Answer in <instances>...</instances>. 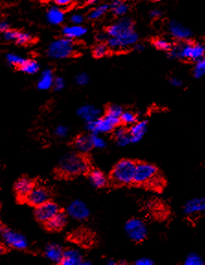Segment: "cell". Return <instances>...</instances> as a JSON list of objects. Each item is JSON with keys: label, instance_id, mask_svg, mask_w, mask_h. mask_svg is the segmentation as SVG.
<instances>
[{"label": "cell", "instance_id": "f1b7e54d", "mask_svg": "<svg viewBox=\"0 0 205 265\" xmlns=\"http://www.w3.org/2000/svg\"><path fill=\"white\" fill-rule=\"evenodd\" d=\"M20 70L27 75H35L40 70V64L35 60L26 59L23 65L20 67Z\"/></svg>", "mask_w": 205, "mask_h": 265}, {"label": "cell", "instance_id": "7a4b0ae2", "mask_svg": "<svg viewBox=\"0 0 205 265\" xmlns=\"http://www.w3.org/2000/svg\"><path fill=\"white\" fill-rule=\"evenodd\" d=\"M59 171L67 176H75L85 174L89 170V163L86 158L77 153H68L59 162Z\"/></svg>", "mask_w": 205, "mask_h": 265}, {"label": "cell", "instance_id": "5bb4252c", "mask_svg": "<svg viewBox=\"0 0 205 265\" xmlns=\"http://www.w3.org/2000/svg\"><path fill=\"white\" fill-rule=\"evenodd\" d=\"M25 199L31 205L39 206L41 204H45L47 201H49V193L44 187H41V186L34 187Z\"/></svg>", "mask_w": 205, "mask_h": 265}, {"label": "cell", "instance_id": "7c38bea8", "mask_svg": "<svg viewBox=\"0 0 205 265\" xmlns=\"http://www.w3.org/2000/svg\"><path fill=\"white\" fill-rule=\"evenodd\" d=\"M68 214L74 220H84L90 216V209L83 201L75 200L69 204Z\"/></svg>", "mask_w": 205, "mask_h": 265}, {"label": "cell", "instance_id": "7402d4cb", "mask_svg": "<svg viewBox=\"0 0 205 265\" xmlns=\"http://www.w3.org/2000/svg\"><path fill=\"white\" fill-rule=\"evenodd\" d=\"M87 32H88V30L82 25L72 24L69 26H66L63 29V35L65 36V38L70 39V40L83 37Z\"/></svg>", "mask_w": 205, "mask_h": 265}, {"label": "cell", "instance_id": "d590c367", "mask_svg": "<svg viewBox=\"0 0 205 265\" xmlns=\"http://www.w3.org/2000/svg\"><path fill=\"white\" fill-rule=\"evenodd\" d=\"M91 141L92 147L97 149H103L106 147V142L105 140L100 137L99 134H91Z\"/></svg>", "mask_w": 205, "mask_h": 265}, {"label": "cell", "instance_id": "4fadbf2b", "mask_svg": "<svg viewBox=\"0 0 205 265\" xmlns=\"http://www.w3.org/2000/svg\"><path fill=\"white\" fill-rule=\"evenodd\" d=\"M3 38L8 41L15 42L17 44L25 45L32 41V36L28 32L24 31H14V30H8L3 33Z\"/></svg>", "mask_w": 205, "mask_h": 265}, {"label": "cell", "instance_id": "cb8c5ba5", "mask_svg": "<svg viewBox=\"0 0 205 265\" xmlns=\"http://www.w3.org/2000/svg\"><path fill=\"white\" fill-rule=\"evenodd\" d=\"M67 221H68L67 215L65 213L59 211L51 220L46 222V226L50 230L57 231V230H60L66 226Z\"/></svg>", "mask_w": 205, "mask_h": 265}, {"label": "cell", "instance_id": "ac0fdd59", "mask_svg": "<svg viewBox=\"0 0 205 265\" xmlns=\"http://www.w3.org/2000/svg\"><path fill=\"white\" fill-rule=\"evenodd\" d=\"M169 32L174 38L181 41H186L191 37L190 30L176 21H172L169 24Z\"/></svg>", "mask_w": 205, "mask_h": 265}, {"label": "cell", "instance_id": "ab89813d", "mask_svg": "<svg viewBox=\"0 0 205 265\" xmlns=\"http://www.w3.org/2000/svg\"><path fill=\"white\" fill-rule=\"evenodd\" d=\"M65 85H66V83H65L64 78H62V77L54 78L53 87L55 91H61L62 89H64Z\"/></svg>", "mask_w": 205, "mask_h": 265}, {"label": "cell", "instance_id": "8fae6325", "mask_svg": "<svg viewBox=\"0 0 205 265\" xmlns=\"http://www.w3.org/2000/svg\"><path fill=\"white\" fill-rule=\"evenodd\" d=\"M58 212H59L58 205L51 201H47L45 204L36 206L35 217L39 221L46 223Z\"/></svg>", "mask_w": 205, "mask_h": 265}, {"label": "cell", "instance_id": "b9f144b4", "mask_svg": "<svg viewBox=\"0 0 205 265\" xmlns=\"http://www.w3.org/2000/svg\"><path fill=\"white\" fill-rule=\"evenodd\" d=\"M55 134L56 136L60 137V138H65L68 135V129L66 126L60 125L55 129Z\"/></svg>", "mask_w": 205, "mask_h": 265}, {"label": "cell", "instance_id": "9a60e30c", "mask_svg": "<svg viewBox=\"0 0 205 265\" xmlns=\"http://www.w3.org/2000/svg\"><path fill=\"white\" fill-rule=\"evenodd\" d=\"M183 211L188 216H194L205 212V197H195L184 204Z\"/></svg>", "mask_w": 205, "mask_h": 265}, {"label": "cell", "instance_id": "d6a6232c", "mask_svg": "<svg viewBox=\"0 0 205 265\" xmlns=\"http://www.w3.org/2000/svg\"><path fill=\"white\" fill-rule=\"evenodd\" d=\"M120 122H122L124 125H134L136 122H137V115L131 111H123L121 117H120Z\"/></svg>", "mask_w": 205, "mask_h": 265}, {"label": "cell", "instance_id": "4dcf8cb0", "mask_svg": "<svg viewBox=\"0 0 205 265\" xmlns=\"http://www.w3.org/2000/svg\"><path fill=\"white\" fill-rule=\"evenodd\" d=\"M109 6L108 5H99L98 7H96L95 8H93L91 11L90 12L89 14V18L91 20H99L101 17L105 15L109 9Z\"/></svg>", "mask_w": 205, "mask_h": 265}, {"label": "cell", "instance_id": "5b68a950", "mask_svg": "<svg viewBox=\"0 0 205 265\" xmlns=\"http://www.w3.org/2000/svg\"><path fill=\"white\" fill-rule=\"evenodd\" d=\"M76 53V44L73 40L68 38L58 39L50 43L47 54L53 59H66Z\"/></svg>", "mask_w": 205, "mask_h": 265}, {"label": "cell", "instance_id": "bcb514c9", "mask_svg": "<svg viewBox=\"0 0 205 265\" xmlns=\"http://www.w3.org/2000/svg\"><path fill=\"white\" fill-rule=\"evenodd\" d=\"M170 83H171L173 86H175V87H179V86L182 85V81L180 78H178V77H172V78L170 79Z\"/></svg>", "mask_w": 205, "mask_h": 265}, {"label": "cell", "instance_id": "7bdbcfd3", "mask_svg": "<svg viewBox=\"0 0 205 265\" xmlns=\"http://www.w3.org/2000/svg\"><path fill=\"white\" fill-rule=\"evenodd\" d=\"M70 20L74 25H81L84 21V16L80 14V13L73 14V15L71 16Z\"/></svg>", "mask_w": 205, "mask_h": 265}, {"label": "cell", "instance_id": "ee69618b", "mask_svg": "<svg viewBox=\"0 0 205 265\" xmlns=\"http://www.w3.org/2000/svg\"><path fill=\"white\" fill-rule=\"evenodd\" d=\"M53 2L55 3V5H56V7H68V6H70L73 2H74V0H53Z\"/></svg>", "mask_w": 205, "mask_h": 265}, {"label": "cell", "instance_id": "ba28073f", "mask_svg": "<svg viewBox=\"0 0 205 265\" xmlns=\"http://www.w3.org/2000/svg\"><path fill=\"white\" fill-rule=\"evenodd\" d=\"M137 41H138V34L136 31H131L124 35L108 39L107 46L109 47V49H112L114 51L124 50L131 46L136 45Z\"/></svg>", "mask_w": 205, "mask_h": 265}, {"label": "cell", "instance_id": "f907efd6", "mask_svg": "<svg viewBox=\"0 0 205 265\" xmlns=\"http://www.w3.org/2000/svg\"><path fill=\"white\" fill-rule=\"evenodd\" d=\"M135 50L137 51V52H142V51H144V47L142 45V44H138V43H137V44L135 45Z\"/></svg>", "mask_w": 205, "mask_h": 265}, {"label": "cell", "instance_id": "1f68e13d", "mask_svg": "<svg viewBox=\"0 0 205 265\" xmlns=\"http://www.w3.org/2000/svg\"><path fill=\"white\" fill-rule=\"evenodd\" d=\"M6 60L9 64L20 68L23 65V62L26 60V58H24L17 53H8L6 56Z\"/></svg>", "mask_w": 205, "mask_h": 265}, {"label": "cell", "instance_id": "d4e9b609", "mask_svg": "<svg viewBox=\"0 0 205 265\" xmlns=\"http://www.w3.org/2000/svg\"><path fill=\"white\" fill-rule=\"evenodd\" d=\"M46 19L52 25H60L65 20V13L59 7H52L47 11Z\"/></svg>", "mask_w": 205, "mask_h": 265}, {"label": "cell", "instance_id": "836d02e7", "mask_svg": "<svg viewBox=\"0 0 205 265\" xmlns=\"http://www.w3.org/2000/svg\"><path fill=\"white\" fill-rule=\"evenodd\" d=\"M183 265H205V262L196 253L189 254Z\"/></svg>", "mask_w": 205, "mask_h": 265}, {"label": "cell", "instance_id": "f6af8a7d", "mask_svg": "<svg viewBox=\"0 0 205 265\" xmlns=\"http://www.w3.org/2000/svg\"><path fill=\"white\" fill-rule=\"evenodd\" d=\"M134 265H155L152 260L148 259V258H141L139 260L136 261V263Z\"/></svg>", "mask_w": 205, "mask_h": 265}, {"label": "cell", "instance_id": "f35d334b", "mask_svg": "<svg viewBox=\"0 0 205 265\" xmlns=\"http://www.w3.org/2000/svg\"><path fill=\"white\" fill-rule=\"evenodd\" d=\"M122 112H123V109H122V106H118V105H112V106H109L107 109V113L111 114V115L118 117V118L121 117Z\"/></svg>", "mask_w": 205, "mask_h": 265}, {"label": "cell", "instance_id": "277c9868", "mask_svg": "<svg viewBox=\"0 0 205 265\" xmlns=\"http://www.w3.org/2000/svg\"><path fill=\"white\" fill-rule=\"evenodd\" d=\"M136 166L137 163L131 160L120 161L113 169V181L117 184H130L134 183Z\"/></svg>", "mask_w": 205, "mask_h": 265}, {"label": "cell", "instance_id": "f5cc1de1", "mask_svg": "<svg viewBox=\"0 0 205 265\" xmlns=\"http://www.w3.org/2000/svg\"><path fill=\"white\" fill-rule=\"evenodd\" d=\"M85 3H88V4H95L97 2H99V0H83Z\"/></svg>", "mask_w": 205, "mask_h": 265}, {"label": "cell", "instance_id": "44dd1931", "mask_svg": "<svg viewBox=\"0 0 205 265\" xmlns=\"http://www.w3.org/2000/svg\"><path fill=\"white\" fill-rule=\"evenodd\" d=\"M34 188V183L29 178H22L18 180L15 184L17 195L22 198H26Z\"/></svg>", "mask_w": 205, "mask_h": 265}, {"label": "cell", "instance_id": "4316f807", "mask_svg": "<svg viewBox=\"0 0 205 265\" xmlns=\"http://www.w3.org/2000/svg\"><path fill=\"white\" fill-rule=\"evenodd\" d=\"M75 147L76 150L81 153H87L91 150L92 144L91 137L81 135L78 136L75 141Z\"/></svg>", "mask_w": 205, "mask_h": 265}, {"label": "cell", "instance_id": "8d00e7d4", "mask_svg": "<svg viewBox=\"0 0 205 265\" xmlns=\"http://www.w3.org/2000/svg\"><path fill=\"white\" fill-rule=\"evenodd\" d=\"M108 52H109V47L107 46V44L100 42L94 48L93 54L97 58H101V57H104L108 53Z\"/></svg>", "mask_w": 205, "mask_h": 265}, {"label": "cell", "instance_id": "7dc6e473", "mask_svg": "<svg viewBox=\"0 0 205 265\" xmlns=\"http://www.w3.org/2000/svg\"><path fill=\"white\" fill-rule=\"evenodd\" d=\"M9 30V24L7 21H1L0 22V33H4L5 31Z\"/></svg>", "mask_w": 205, "mask_h": 265}, {"label": "cell", "instance_id": "6f0895ef", "mask_svg": "<svg viewBox=\"0 0 205 265\" xmlns=\"http://www.w3.org/2000/svg\"><path fill=\"white\" fill-rule=\"evenodd\" d=\"M154 1H160V0H154Z\"/></svg>", "mask_w": 205, "mask_h": 265}, {"label": "cell", "instance_id": "ffe728a7", "mask_svg": "<svg viewBox=\"0 0 205 265\" xmlns=\"http://www.w3.org/2000/svg\"><path fill=\"white\" fill-rule=\"evenodd\" d=\"M45 254L49 261L59 265L62 257H63V254H64V250L60 245L55 244V243H51L46 246Z\"/></svg>", "mask_w": 205, "mask_h": 265}, {"label": "cell", "instance_id": "6da1fadb", "mask_svg": "<svg viewBox=\"0 0 205 265\" xmlns=\"http://www.w3.org/2000/svg\"><path fill=\"white\" fill-rule=\"evenodd\" d=\"M205 56V46L202 43L182 42L172 46L169 50V57L172 59H186L197 61Z\"/></svg>", "mask_w": 205, "mask_h": 265}, {"label": "cell", "instance_id": "30bf717a", "mask_svg": "<svg viewBox=\"0 0 205 265\" xmlns=\"http://www.w3.org/2000/svg\"><path fill=\"white\" fill-rule=\"evenodd\" d=\"M133 31H135L134 22L128 18H123L108 28L107 35L109 38H114Z\"/></svg>", "mask_w": 205, "mask_h": 265}, {"label": "cell", "instance_id": "74e56055", "mask_svg": "<svg viewBox=\"0 0 205 265\" xmlns=\"http://www.w3.org/2000/svg\"><path fill=\"white\" fill-rule=\"evenodd\" d=\"M154 45L160 51H169L171 49V44L170 42L167 41V40H164V39H158L154 41Z\"/></svg>", "mask_w": 205, "mask_h": 265}, {"label": "cell", "instance_id": "681fc988", "mask_svg": "<svg viewBox=\"0 0 205 265\" xmlns=\"http://www.w3.org/2000/svg\"><path fill=\"white\" fill-rule=\"evenodd\" d=\"M107 38H108V35L105 34V33H99L98 35H97V39L99 40V41H105V40H107Z\"/></svg>", "mask_w": 205, "mask_h": 265}, {"label": "cell", "instance_id": "9f6ffc18", "mask_svg": "<svg viewBox=\"0 0 205 265\" xmlns=\"http://www.w3.org/2000/svg\"><path fill=\"white\" fill-rule=\"evenodd\" d=\"M2 233V228H1V226H0V234Z\"/></svg>", "mask_w": 205, "mask_h": 265}, {"label": "cell", "instance_id": "e575fe53", "mask_svg": "<svg viewBox=\"0 0 205 265\" xmlns=\"http://www.w3.org/2000/svg\"><path fill=\"white\" fill-rule=\"evenodd\" d=\"M193 75L196 78H202L205 76V56L196 62L193 70Z\"/></svg>", "mask_w": 205, "mask_h": 265}, {"label": "cell", "instance_id": "9c48e42d", "mask_svg": "<svg viewBox=\"0 0 205 265\" xmlns=\"http://www.w3.org/2000/svg\"><path fill=\"white\" fill-rule=\"evenodd\" d=\"M3 241L8 246L16 250H25L28 248L29 243L25 236L10 229H6L2 232Z\"/></svg>", "mask_w": 205, "mask_h": 265}, {"label": "cell", "instance_id": "f546056e", "mask_svg": "<svg viewBox=\"0 0 205 265\" xmlns=\"http://www.w3.org/2000/svg\"><path fill=\"white\" fill-rule=\"evenodd\" d=\"M110 8L114 15L116 16H124L129 9L128 5L123 0H114Z\"/></svg>", "mask_w": 205, "mask_h": 265}, {"label": "cell", "instance_id": "2e32d148", "mask_svg": "<svg viewBox=\"0 0 205 265\" xmlns=\"http://www.w3.org/2000/svg\"><path fill=\"white\" fill-rule=\"evenodd\" d=\"M100 112V109L93 105H84L78 108L77 115L87 123H89L99 119Z\"/></svg>", "mask_w": 205, "mask_h": 265}, {"label": "cell", "instance_id": "e0dca14e", "mask_svg": "<svg viewBox=\"0 0 205 265\" xmlns=\"http://www.w3.org/2000/svg\"><path fill=\"white\" fill-rule=\"evenodd\" d=\"M146 130H147V122L144 121L136 122L134 125H132L128 130L130 138H131V143H137L138 142H140L144 136Z\"/></svg>", "mask_w": 205, "mask_h": 265}, {"label": "cell", "instance_id": "603a6c76", "mask_svg": "<svg viewBox=\"0 0 205 265\" xmlns=\"http://www.w3.org/2000/svg\"><path fill=\"white\" fill-rule=\"evenodd\" d=\"M54 76L51 69H46L40 76L37 87L40 90H48L53 87Z\"/></svg>", "mask_w": 205, "mask_h": 265}, {"label": "cell", "instance_id": "11a10c76", "mask_svg": "<svg viewBox=\"0 0 205 265\" xmlns=\"http://www.w3.org/2000/svg\"><path fill=\"white\" fill-rule=\"evenodd\" d=\"M79 265H91V264L89 262H82Z\"/></svg>", "mask_w": 205, "mask_h": 265}, {"label": "cell", "instance_id": "d6986e66", "mask_svg": "<svg viewBox=\"0 0 205 265\" xmlns=\"http://www.w3.org/2000/svg\"><path fill=\"white\" fill-rule=\"evenodd\" d=\"M82 262V255L79 250L69 249L64 251L59 265H79Z\"/></svg>", "mask_w": 205, "mask_h": 265}, {"label": "cell", "instance_id": "c3c4849f", "mask_svg": "<svg viewBox=\"0 0 205 265\" xmlns=\"http://www.w3.org/2000/svg\"><path fill=\"white\" fill-rule=\"evenodd\" d=\"M150 15L152 16L153 18H159L161 15V12L158 9H153L150 12Z\"/></svg>", "mask_w": 205, "mask_h": 265}, {"label": "cell", "instance_id": "3957f363", "mask_svg": "<svg viewBox=\"0 0 205 265\" xmlns=\"http://www.w3.org/2000/svg\"><path fill=\"white\" fill-rule=\"evenodd\" d=\"M134 183L142 185L151 184L159 186L161 183L158 168L148 163H137Z\"/></svg>", "mask_w": 205, "mask_h": 265}, {"label": "cell", "instance_id": "816d5d0a", "mask_svg": "<svg viewBox=\"0 0 205 265\" xmlns=\"http://www.w3.org/2000/svg\"><path fill=\"white\" fill-rule=\"evenodd\" d=\"M105 265H120L118 263H116L115 261H114V260H109L108 262H107L106 264H105Z\"/></svg>", "mask_w": 205, "mask_h": 265}, {"label": "cell", "instance_id": "83f0119b", "mask_svg": "<svg viewBox=\"0 0 205 265\" xmlns=\"http://www.w3.org/2000/svg\"><path fill=\"white\" fill-rule=\"evenodd\" d=\"M90 180L91 182L92 185L97 187V188H101V187H104L106 185V176L99 170H93L91 172Z\"/></svg>", "mask_w": 205, "mask_h": 265}, {"label": "cell", "instance_id": "484cf974", "mask_svg": "<svg viewBox=\"0 0 205 265\" xmlns=\"http://www.w3.org/2000/svg\"><path fill=\"white\" fill-rule=\"evenodd\" d=\"M114 136L116 139L117 144L121 147H124L132 143L128 130L122 127H117L114 129Z\"/></svg>", "mask_w": 205, "mask_h": 265}, {"label": "cell", "instance_id": "db71d44e", "mask_svg": "<svg viewBox=\"0 0 205 265\" xmlns=\"http://www.w3.org/2000/svg\"><path fill=\"white\" fill-rule=\"evenodd\" d=\"M4 252H5V248H4V246H3V245H1V244H0V256H1V255H3V254H4Z\"/></svg>", "mask_w": 205, "mask_h": 265}, {"label": "cell", "instance_id": "8992f818", "mask_svg": "<svg viewBox=\"0 0 205 265\" xmlns=\"http://www.w3.org/2000/svg\"><path fill=\"white\" fill-rule=\"evenodd\" d=\"M120 118L106 113L94 122L87 123V129L92 134H104L113 131L120 124Z\"/></svg>", "mask_w": 205, "mask_h": 265}, {"label": "cell", "instance_id": "60d3db41", "mask_svg": "<svg viewBox=\"0 0 205 265\" xmlns=\"http://www.w3.org/2000/svg\"><path fill=\"white\" fill-rule=\"evenodd\" d=\"M89 81H90V77L85 73H80L76 76V83L79 85H85L89 83Z\"/></svg>", "mask_w": 205, "mask_h": 265}, {"label": "cell", "instance_id": "52a82bcc", "mask_svg": "<svg viewBox=\"0 0 205 265\" xmlns=\"http://www.w3.org/2000/svg\"><path fill=\"white\" fill-rule=\"evenodd\" d=\"M124 230L130 239L136 243L143 242L147 235V227L140 219H131L124 226Z\"/></svg>", "mask_w": 205, "mask_h": 265}]
</instances>
